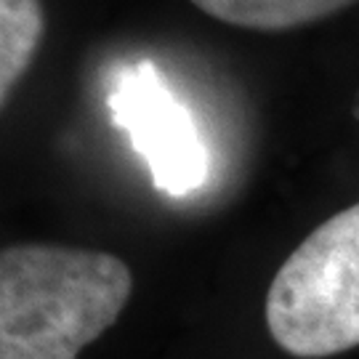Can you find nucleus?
Segmentation results:
<instances>
[{"mask_svg": "<svg viewBox=\"0 0 359 359\" xmlns=\"http://www.w3.org/2000/svg\"><path fill=\"white\" fill-rule=\"evenodd\" d=\"M133 293L123 258L48 243L0 253V359H77Z\"/></svg>", "mask_w": 359, "mask_h": 359, "instance_id": "1", "label": "nucleus"}, {"mask_svg": "<svg viewBox=\"0 0 359 359\" xmlns=\"http://www.w3.org/2000/svg\"><path fill=\"white\" fill-rule=\"evenodd\" d=\"M266 327L298 359L359 346V203L322 221L285 258L266 293Z\"/></svg>", "mask_w": 359, "mask_h": 359, "instance_id": "2", "label": "nucleus"}, {"mask_svg": "<svg viewBox=\"0 0 359 359\" xmlns=\"http://www.w3.org/2000/svg\"><path fill=\"white\" fill-rule=\"evenodd\" d=\"M115 112L152 163L157 187L181 194L203 181L205 157L197 147L192 123L165 88H157L144 77L126 80Z\"/></svg>", "mask_w": 359, "mask_h": 359, "instance_id": "3", "label": "nucleus"}, {"mask_svg": "<svg viewBox=\"0 0 359 359\" xmlns=\"http://www.w3.org/2000/svg\"><path fill=\"white\" fill-rule=\"evenodd\" d=\"M210 19L224 25L256 29V32H287L314 25L344 11L359 0H192Z\"/></svg>", "mask_w": 359, "mask_h": 359, "instance_id": "4", "label": "nucleus"}, {"mask_svg": "<svg viewBox=\"0 0 359 359\" xmlns=\"http://www.w3.org/2000/svg\"><path fill=\"white\" fill-rule=\"evenodd\" d=\"M46 32L40 0H0V102L27 75Z\"/></svg>", "mask_w": 359, "mask_h": 359, "instance_id": "5", "label": "nucleus"}]
</instances>
